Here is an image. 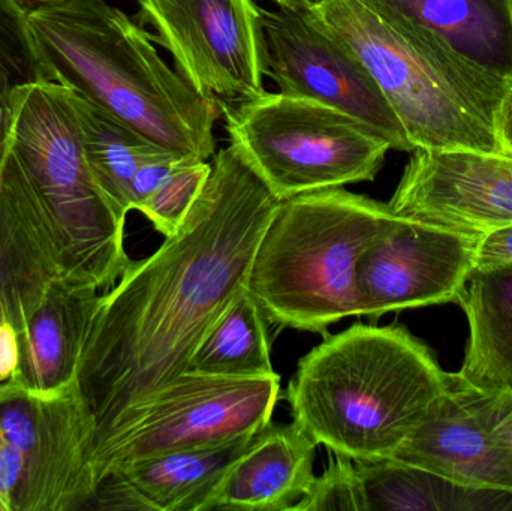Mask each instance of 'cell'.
Returning a JSON list of instances; mask_svg holds the SVG:
<instances>
[{
  "mask_svg": "<svg viewBox=\"0 0 512 511\" xmlns=\"http://www.w3.org/2000/svg\"><path fill=\"white\" fill-rule=\"evenodd\" d=\"M280 203L230 144L213 159L180 230L146 260H132L101 294L74 381L92 428L93 491L120 438L188 371L204 333L246 288L259 240Z\"/></svg>",
  "mask_w": 512,
  "mask_h": 511,
  "instance_id": "obj_1",
  "label": "cell"
},
{
  "mask_svg": "<svg viewBox=\"0 0 512 511\" xmlns=\"http://www.w3.org/2000/svg\"><path fill=\"white\" fill-rule=\"evenodd\" d=\"M48 81L186 159L215 155L222 114L153 47L152 35L105 0H66L27 14Z\"/></svg>",
  "mask_w": 512,
  "mask_h": 511,
  "instance_id": "obj_2",
  "label": "cell"
},
{
  "mask_svg": "<svg viewBox=\"0 0 512 511\" xmlns=\"http://www.w3.org/2000/svg\"><path fill=\"white\" fill-rule=\"evenodd\" d=\"M454 375L405 327L357 323L298 362L286 399L318 446L391 459L453 387Z\"/></svg>",
  "mask_w": 512,
  "mask_h": 511,
  "instance_id": "obj_3",
  "label": "cell"
},
{
  "mask_svg": "<svg viewBox=\"0 0 512 511\" xmlns=\"http://www.w3.org/2000/svg\"><path fill=\"white\" fill-rule=\"evenodd\" d=\"M315 17L366 66L415 149L496 152L512 80L382 0H328Z\"/></svg>",
  "mask_w": 512,
  "mask_h": 511,
  "instance_id": "obj_4",
  "label": "cell"
},
{
  "mask_svg": "<svg viewBox=\"0 0 512 511\" xmlns=\"http://www.w3.org/2000/svg\"><path fill=\"white\" fill-rule=\"evenodd\" d=\"M397 221L388 203L342 188L283 200L259 240L246 290L268 323L325 336L360 317L358 261Z\"/></svg>",
  "mask_w": 512,
  "mask_h": 511,
  "instance_id": "obj_5",
  "label": "cell"
},
{
  "mask_svg": "<svg viewBox=\"0 0 512 511\" xmlns=\"http://www.w3.org/2000/svg\"><path fill=\"white\" fill-rule=\"evenodd\" d=\"M12 153L47 215L66 281L113 287L132 263L126 216L93 179L66 87L54 81L17 87Z\"/></svg>",
  "mask_w": 512,
  "mask_h": 511,
  "instance_id": "obj_6",
  "label": "cell"
},
{
  "mask_svg": "<svg viewBox=\"0 0 512 511\" xmlns=\"http://www.w3.org/2000/svg\"><path fill=\"white\" fill-rule=\"evenodd\" d=\"M221 108L231 144L282 201L372 182L391 150L360 120L313 99L264 92Z\"/></svg>",
  "mask_w": 512,
  "mask_h": 511,
  "instance_id": "obj_7",
  "label": "cell"
},
{
  "mask_svg": "<svg viewBox=\"0 0 512 511\" xmlns=\"http://www.w3.org/2000/svg\"><path fill=\"white\" fill-rule=\"evenodd\" d=\"M92 428L75 384L30 392L0 384V500L5 511L83 509L93 494Z\"/></svg>",
  "mask_w": 512,
  "mask_h": 511,
  "instance_id": "obj_8",
  "label": "cell"
},
{
  "mask_svg": "<svg viewBox=\"0 0 512 511\" xmlns=\"http://www.w3.org/2000/svg\"><path fill=\"white\" fill-rule=\"evenodd\" d=\"M280 392L277 374L230 378L186 371L155 396L120 438L96 474L95 489L131 462L251 438L271 422Z\"/></svg>",
  "mask_w": 512,
  "mask_h": 511,
  "instance_id": "obj_9",
  "label": "cell"
},
{
  "mask_svg": "<svg viewBox=\"0 0 512 511\" xmlns=\"http://www.w3.org/2000/svg\"><path fill=\"white\" fill-rule=\"evenodd\" d=\"M262 74L283 95L313 99L372 128L391 149L414 152L408 134L360 57L313 12L259 8Z\"/></svg>",
  "mask_w": 512,
  "mask_h": 511,
  "instance_id": "obj_10",
  "label": "cell"
},
{
  "mask_svg": "<svg viewBox=\"0 0 512 511\" xmlns=\"http://www.w3.org/2000/svg\"><path fill=\"white\" fill-rule=\"evenodd\" d=\"M152 39L170 51L177 72L219 105L264 93L259 6L252 0H138Z\"/></svg>",
  "mask_w": 512,
  "mask_h": 511,
  "instance_id": "obj_11",
  "label": "cell"
},
{
  "mask_svg": "<svg viewBox=\"0 0 512 511\" xmlns=\"http://www.w3.org/2000/svg\"><path fill=\"white\" fill-rule=\"evenodd\" d=\"M480 236L400 218L357 264L360 317L459 302L477 270Z\"/></svg>",
  "mask_w": 512,
  "mask_h": 511,
  "instance_id": "obj_12",
  "label": "cell"
},
{
  "mask_svg": "<svg viewBox=\"0 0 512 511\" xmlns=\"http://www.w3.org/2000/svg\"><path fill=\"white\" fill-rule=\"evenodd\" d=\"M394 215L483 236L512 225V156L415 149L388 203Z\"/></svg>",
  "mask_w": 512,
  "mask_h": 511,
  "instance_id": "obj_13",
  "label": "cell"
},
{
  "mask_svg": "<svg viewBox=\"0 0 512 511\" xmlns=\"http://www.w3.org/2000/svg\"><path fill=\"white\" fill-rule=\"evenodd\" d=\"M501 393L450 392L391 459L475 489L511 492L512 455L496 431Z\"/></svg>",
  "mask_w": 512,
  "mask_h": 511,
  "instance_id": "obj_14",
  "label": "cell"
},
{
  "mask_svg": "<svg viewBox=\"0 0 512 511\" xmlns=\"http://www.w3.org/2000/svg\"><path fill=\"white\" fill-rule=\"evenodd\" d=\"M65 278L47 215L11 152L0 173V324L20 333Z\"/></svg>",
  "mask_w": 512,
  "mask_h": 511,
  "instance_id": "obj_15",
  "label": "cell"
},
{
  "mask_svg": "<svg viewBox=\"0 0 512 511\" xmlns=\"http://www.w3.org/2000/svg\"><path fill=\"white\" fill-rule=\"evenodd\" d=\"M248 440L162 453L122 465L96 486L84 507L207 511L228 467Z\"/></svg>",
  "mask_w": 512,
  "mask_h": 511,
  "instance_id": "obj_16",
  "label": "cell"
},
{
  "mask_svg": "<svg viewBox=\"0 0 512 511\" xmlns=\"http://www.w3.org/2000/svg\"><path fill=\"white\" fill-rule=\"evenodd\" d=\"M316 447L297 423H268L231 462L207 511L294 509L315 480Z\"/></svg>",
  "mask_w": 512,
  "mask_h": 511,
  "instance_id": "obj_17",
  "label": "cell"
},
{
  "mask_svg": "<svg viewBox=\"0 0 512 511\" xmlns=\"http://www.w3.org/2000/svg\"><path fill=\"white\" fill-rule=\"evenodd\" d=\"M99 299L96 288L57 281L18 333L20 357L9 381L39 393L72 386Z\"/></svg>",
  "mask_w": 512,
  "mask_h": 511,
  "instance_id": "obj_18",
  "label": "cell"
},
{
  "mask_svg": "<svg viewBox=\"0 0 512 511\" xmlns=\"http://www.w3.org/2000/svg\"><path fill=\"white\" fill-rule=\"evenodd\" d=\"M457 303L469 326L457 380L480 392L512 395V264L474 272Z\"/></svg>",
  "mask_w": 512,
  "mask_h": 511,
  "instance_id": "obj_19",
  "label": "cell"
},
{
  "mask_svg": "<svg viewBox=\"0 0 512 511\" xmlns=\"http://www.w3.org/2000/svg\"><path fill=\"white\" fill-rule=\"evenodd\" d=\"M364 511H508L511 492L475 489L396 459L354 461Z\"/></svg>",
  "mask_w": 512,
  "mask_h": 511,
  "instance_id": "obj_20",
  "label": "cell"
},
{
  "mask_svg": "<svg viewBox=\"0 0 512 511\" xmlns=\"http://www.w3.org/2000/svg\"><path fill=\"white\" fill-rule=\"evenodd\" d=\"M512 80V0H382Z\"/></svg>",
  "mask_w": 512,
  "mask_h": 511,
  "instance_id": "obj_21",
  "label": "cell"
},
{
  "mask_svg": "<svg viewBox=\"0 0 512 511\" xmlns=\"http://www.w3.org/2000/svg\"><path fill=\"white\" fill-rule=\"evenodd\" d=\"M71 101L93 179L113 206L123 216H128L131 212L129 191L138 167L171 150L153 143L74 92H71Z\"/></svg>",
  "mask_w": 512,
  "mask_h": 511,
  "instance_id": "obj_22",
  "label": "cell"
},
{
  "mask_svg": "<svg viewBox=\"0 0 512 511\" xmlns=\"http://www.w3.org/2000/svg\"><path fill=\"white\" fill-rule=\"evenodd\" d=\"M188 371L230 378L276 374L271 363L267 320L246 288L236 294L204 333Z\"/></svg>",
  "mask_w": 512,
  "mask_h": 511,
  "instance_id": "obj_23",
  "label": "cell"
},
{
  "mask_svg": "<svg viewBox=\"0 0 512 511\" xmlns=\"http://www.w3.org/2000/svg\"><path fill=\"white\" fill-rule=\"evenodd\" d=\"M210 173V162L191 159L179 162L138 212L143 213L162 236H173L197 203Z\"/></svg>",
  "mask_w": 512,
  "mask_h": 511,
  "instance_id": "obj_24",
  "label": "cell"
},
{
  "mask_svg": "<svg viewBox=\"0 0 512 511\" xmlns=\"http://www.w3.org/2000/svg\"><path fill=\"white\" fill-rule=\"evenodd\" d=\"M0 71L15 87L48 81L27 12L15 0H0Z\"/></svg>",
  "mask_w": 512,
  "mask_h": 511,
  "instance_id": "obj_25",
  "label": "cell"
},
{
  "mask_svg": "<svg viewBox=\"0 0 512 511\" xmlns=\"http://www.w3.org/2000/svg\"><path fill=\"white\" fill-rule=\"evenodd\" d=\"M294 511H364L363 492L354 459L330 452L324 474L315 477Z\"/></svg>",
  "mask_w": 512,
  "mask_h": 511,
  "instance_id": "obj_26",
  "label": "cell"
},
{
  "mask_svg": "<svg viewBox=\"0 0 512 511\" xmlns=\"http://www.w3.org/2000/svg\"><path fill=\"white\" fill-rule=\"evenodd\" d=\"M185 159L177 153L165 152L143 162L138 167L137 173L132 177L131 191H129L131 210H140L144 201L158 189V186L164 182L165 177L171 173V170ZM191 161H194V159H191Z\"/></svg>",
  "mask_w": 512,
  "mask_h": 511,
  "instance_id": "obj_27",
  "label": "cell"
},
{
  "mask_svg": "<svg viewBox=\"0 0 512 511\" xmlns=\"http://www.w3.org/2000/svg\"><path fill=\"white\" fill-rule=\"evenodd\" d=\"M511 264L512 225L480 236L477 249V270L499 269V267L511 266Z\"/></svg>",
  "mask_w": 512,
  "mask_h": 511,
  "instance_id": "obj_28",
  "label": "cell"
},
{
  "mask_svg": "<svg viewBox=\"0 0 512 511\" xmlns=\"http://www.w3.org/2000/svg\"><path fill=\"white\" fill-rule=\"evenodd\" d=\"M15 119H17V87L0 71V173L12 152Z\"/></svg>",
  "mask_w": 512,
  "mask_h": 511,
  "instance_id": "obj_29",
  "label": "cell"
},
{
  "mask_svg": "<svg viewBox=\"0 0 512 511\" xmlns=\"http://www.w3.org/2000/svg\"><path fill=\"white\" fill-rule=\"evenodd\" d=\"M18 333L11 324H0V384L6 383L14 377L17 371Z\"/></svg>",
  "mask_w": 512,
  "mask_h": 511,
  "instance_id": "obj_30",
  "label": "cell"
},
{
  "mask_svg": "<svg viewBox=\"0 0 512 511\" xmlns=\"http://www.w3.org/2000/svg\"><path fill=\"white\" fill-rule=\"evenodd\" d=\"M493 126L498 153L512 156V87L496 110Z\"/></svg>",
  "mask_w": 512,
  "mask_h": 511,
  "instance_id": "obj_31",
  "label": "cell"
},
{
  "mask_svg": "<svg viewBox=\"0 0 512 511\" xmlns=\"http://www.w3.org/2000/svg\"><path fill=\"white\" fill-rule=\"evenodd\" d=\"M279 8L289 9L297 12H315L328 0H273Z\"/></svg>",
  "mask_w": 512,
  "mask_h": 511,
  "instance_id": "obj_32",
  "label": "cell"
},
{
  "mask_svg": "<svg viewBox=\"0 0 512 511\" xmlns=\"http://www.w3.org/2000/svg\"><path fill=\"white\" fill-rule=\"evenodd\" d=\"M27 14L36 9L45 8V6L56 5V3L66 2V0H15Z\"/></svg>",
  "mask_w": 512,
  "mask_h": 511,
  "instance_id": "obj_33",
  "label": "cell"
},
{
  "mask_svg": "<svg viewBox=\"0 0 512 511\" xmlns=\"http://www.w3.org/2000/svg\"><path fill=\"white\" fill-rule=\"evenodd\" d=\"M502 440L507 444L512 455V410L504 417L501 423Z\"/></svg>",
  "mask_w": 512,
  "mask_h": 511,
  "instance_id": "obj_34",
  "label": "cell"
},
{
  "mask_svg": "<svg viewBox=\"0 0 512 511\" xmlns=\"http://www.w3.org/2000/svg\"><path fill=\"white\" fill-rule=\"evenodd\" d=\"M0 511H5V507H3L2 500H0Z\"/></svg>",
  "mask_w": 512,
  "mask_h": 511,
  "instance_id": "obj_35",
  "label": "cell"
}]
</instances>
